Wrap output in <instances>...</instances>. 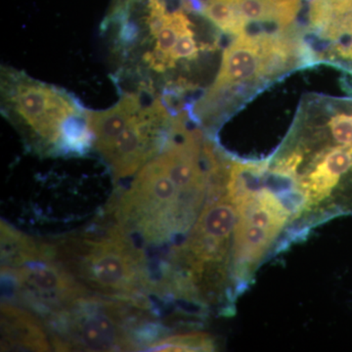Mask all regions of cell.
I'll list each match as a JSON object with an SVG mask.
<instances>
[{
  "label": "cell",
  "instance_id": "cell-1",
  "mask_svg": "<svg viewBox=\"0 0 352 352\" xmlns=\"http://www.w3.org/2000/svg\"><path fill=\"white\" fill-rule=\"evenodd\" d=\"M2 111L43 154L82 155L94 148L87 110L66 90L2 69Z\"/></svg>",
  "mask_w": 352,
  "mask_h": 352
},
{
  "label": "cell",
  "instance_id": "cell-14",
  "mask_svg": "<svg viewBox=\"0 0 352 352\" xmlns=\"http://www.w3.org/2000/svg\"><path fill=\"white\" fill-rule=\"evenodd\" d=\"M199 50H200V47L194 38V32L192 30L182 36L176 44L173 54H171V68L175 67L176 63L182 60L191 61V60L195 59L196 57H198Z\"/></svg>",
  "mask_w": 352,
  "mask_h": 352
},
{
  "label": "cell",
  "instance_id": "cell-8",
  "mask_svg": "<svg viewBox=\"0 0 352 352\" xmlns=\"http://www.w3.org/2000/svg\"><path fill=\"white\" fill-rule=\"evenodd\" d=\"M47 333L36 315L12 303L1 305V351H50Z\"/></svg>",
  "mask_w": 352,
  "mask_h": 352
},
{
  "label": "cell",
  "instance_id": "cell-6",
  "mask_svg": "<svg viewBox=\"0 0 352 352\" xmlns=\"http://www.w3.org/2000/svg\"><path fill=\"white\" fill-rule=\"evenodd\" d=\"M177 119L160 99L144 105L100 155L115 180L131 177L161 154L177 131Z\"/></svg>",
  "mask_w": 352,
  "mask_h": 352
},
{
  "label": "cell",
  "instance_id": "cell-11",
  "mask_svg": "<svg viewBox=\"0 0 352 352\" xmlns=\"http://www.w3.org/2000/svg\"><path fill=\"white\" fill-rule=\"evenodd\" d=\"M201 13L226 34L239 36L249 25L232 0H206Z\"/></svg>",
  "mask_w": 352,
  "mask_h": 352
},
{
  "label": "cell",
  "instance_id": "cell-3",
  "mask_svg": "<svg viewBox=\"0 0 352 352\" xmlns=\"http://www.w3.org/2000/svg\"><path fill=\"white\" fill-rule=\"evenodd\" d=\"M175 182L159 156L138 171L119 201L108 208L129 236L152 244L173 243V252L186 239L210 197Z\"/></svg>",
  "mask_w": 352,
  "mask_h": 352
},
{
  "label": "cell",
  "instance_id": "cell-4",
  "mask_svg": "<svg viewBox=\"0 0 352 352\" xmlns=\"http://www.w3.org/2000/svg\"><path fill=\"white\" fill-rule=\"evenodd\" d=\"M90 296L45 319L57 351H129L138 349L134 327L142 326L144 308L126 300Z\"/></svg>",
  "mask_w": 352,
  "mask_h": 352
},
{
  "label": "cell",
  "instance_id": "cell-13",
  "mask_svg": "<svg viewBox=\"0 0 352 352\" xmlns=\"http://www.w3.org/2000/svg\"><path fill=\"white\" fill-rule=\"evenodd\" d=\"M332 142L339 145H352V115L338 113L328 122Z\"/></svg>",
  "mask_w": 352,
  "mask_h": 352
},
{
  "label": "cell",
  "instance_id": "cell-7",
  "mask_svg": "<svg viewBox=\"0 0 352 352\" xmlns=\"http://www.w3.org/2000/svg\"><path fill=\"white\" fill-rule=\"evenodd\" d=\"M266 78H273L267 59L263 34L236 36L224 50L221 67L215 82L197 106L199 115L204 116L217 101L233 88L247 85Z\"/></svg>",
  "mask_w": 352,
  "mask_h": 352
},
{
  "label": "cell",
  "instance_id": "cell-2",
  "mask_svg": "<svg viewBox=\"0 0 352 352\" xmlns=\"http://www.w3.org/2000/svg\"><path fill=\"white\" fill-rule=\"evenodd\" d=\"M52 245L55 261L88 291L148 310L145 296L153 285L145 254L116 222L101 232L85 231Z\"/></svg>",
  "mask_w": 352,
  "mask_h": 352
},
{
  "label": "cell",
  "instance_id": "cell-9",
  "mask_svg": "<svg viewBox=\"0 0 352 352\" xmlns=\"http://www.w3.org/2000/svg\"><path fill=\"white\" fill-rule=\"evenodd\" d=\"M144 105L140 94L126 92L113 107L103 111L87 110L88 124L94 136V148L99 155L112 144Z\"/></svg>",
  "mask_w": 352,
  "mask_h": 352
},
{
  "label": "cell",
  "instance_id": "cell-5",
  "mask_svg": "<svg viewBox=\"0 0 352 352\" xmlns=\"http://www.w3.org/2000/svg\"><path fill=\"white\" fill-rule=\"evenodd\" d=\"M6 298L17 300L43 318L68 307L90 292L61 263L41 258L16 266L2 265Z\"/></svg>",
  "mask_w": 352,
  "mask_h": 352
},
{
  "label": "cell",
  "instance_id": "cell-10",
  "mask_svg": "<svg viewBox=\"0 0 352 352\" xmlns=\"http://www.w3.org/2000/svg\"><path fill=\"white\" fill-rule=\"evenodd\" d=\"M248 22L272 23L284 31L296 19L300 0H232Z\"/></svg>",
  "mask_w": 352,
  "mask_h": 352
},
{
  "label": "cell",
  "instance_id": "cell-12",
  "mask_svg": "<svg viewBox=\"0 0 352 352\" xmlns=\"http://www.w3.org/2000/svg\"><path fill=\"white\" fill-rule=\"evenodd\" d=\"M146 349L151 351H214L217 344L214 338L207 333L191 332L155 340Z\"/></svg>",
  "mask_w": 352,
  "mask_h": 352
}]
</instances>
